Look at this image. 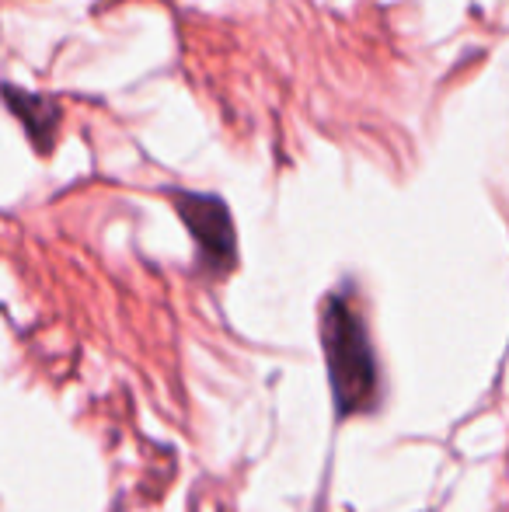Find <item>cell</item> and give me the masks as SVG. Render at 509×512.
Returning a JSON list of instances; mask_svg holds the SVG:
<instances>
[{
    "instance_id": "cell-3",
    "label": "cell",
    "mask_w": 509,
    "mask_h": 512,
    "mask_svg": "<svg viewBox=\"0 0 509 512\" xmlns=\"http://www.w3.org/2000/svg\"><path fill=\"white\" fill-rule=\"evenodd\" d=\"M4 95H7V108H11L14 119H21V126H25L28 140L35 143V150L49 154L56 140V126H60V105H53L42 95H28V91L14 88V84H7Z\"/></svg>"
},
{
    "instance_id": "cell-1",
    "label": "cell",
    "mask_w": 509,
    "mask_h": 512,
    "mask_svg": "<svg viewBox=\"0 0 509 512\" xmlns=\"http://www.w3.org/2000/svg\"><path fill=\"white\" fill-rule=\"evenodd\" d=\"M321 352L328 366V387L339 418L370 415L381 405V363H377L374 342H370L367 317L353 293L332 290L321 300Z\"/></svg>"
},
{
    "instance_id": "cell-2",
    "label": "cell",
    "mask_w": 509,
    "mask_h": 512,
    "mask_svg": "<svg viewBox=\"0 0 509 512\" xmlns=\"http://www.w3.org/2000/svg\"><path fill=\"white\" fill-rule=\"evenodd\" d=\"M168 199L175 206L178 220L189 230V237L196 241L199 272L213 279L227 276L238 265V230H234V216L224 199L182 189H171Z\"/></svg>"
}]
</instances>
